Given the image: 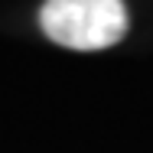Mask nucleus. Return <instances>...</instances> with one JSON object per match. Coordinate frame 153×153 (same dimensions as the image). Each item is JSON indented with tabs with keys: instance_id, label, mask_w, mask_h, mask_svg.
<instances>
[{
	"instance_id": "f257e3e1",
	"label": "nucleus",
	"mask_w": 153,
	"mask_h": 153,
	"mask_svg": "<svg viewBox=\"0 0 153 153\" xmlns=\"http://www.w3.org/2000/svg\"><path fill=\"white\" fill-rule=\"evenodd\" d=\"M39 26L65 49H108L127 30V7L124 0H46Z\"/></svg>"
}]
</instances>
